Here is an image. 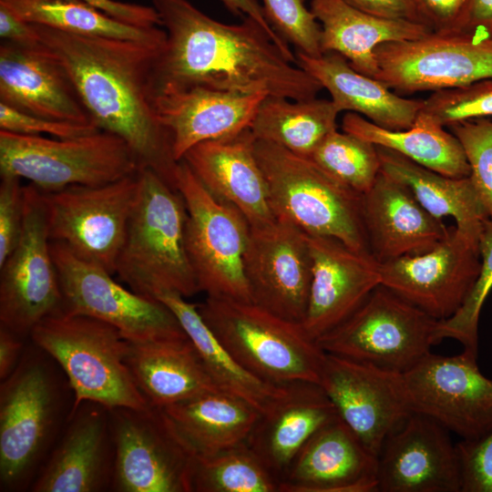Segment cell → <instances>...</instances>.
<instances>
[{
    "label": "cell",
    "instance_id": "obj_12",
    "mask_svg": "<svg viewBox=\"0 0 492 492\" xmlns=\"http://www.w3.org/2000/svg\"><path fill=\"white\" fill-rule=\"evenodd\" d=\"M62 292L61 312L92 317L117 328L131 343L188 336L161 301L128 290L103 267L50 241Z\"/></svg>",
    "mask_w": 492,
    "mask_h": 492
},
{
    "label": "cell",
    "instance_id": "obj_37",
    "mask_svg": "<svg viewBox=\"0 0 492 492\" xmlns=\"http://www.w3.org/2000/svg\"><path fill=\"white\" fill-rule=\"evenodd\" d=\"M21 19L64 32L163 45L165 29L127 24L80 0H0Z\"/></svg>",
    "mask_w": 492,
    "mask_h": 492
},
{
    "label": "cell",
    "instance_id": "obj_20",
    "mask_svg": "<svg viewBox=\"0 0 492 492\" xmlns=\"http://www.w3.org/2000/svg\"><path fill=\"white\" fill-rule=\"evenodd\" d=\"M449 433L412 413L377 456L378 492H461V463Z\"/></svg>",
    "mask_w": 492,
    "mask_h": 492
},
{
    "label": "cell",
    "instance_id": "obj_52",
    "mask_svg": "<svg viewBox=\"0 0 492 492\" xmlns=\"http://www.w3.org/2000/svg\"><path fill=\"white\" fill-rule=\"evenodd\" d=\"M232 14L239 16H249L258 22L272 37L282 51L295 63V55L289 47V44L282 39L269 23L263 7L257 0H220Z\"/></svg>",
    "mask_w": 492,
    "mask_h": 492
},
{
    "label": "cell",
    "instance_id": "obj_25",
    "mask_svg": "<svg viewBox=\"0 0 492 492\" xmlns=\"http://www.w3.org/2000/svg\"><path fill=\"white\" fill-rule=\"evenodd\" d=\"M248 128L229 137L199 143L183 160L215 198L237 208L251 227L273 221L269 191Z\"/></svg>",
    "mask_w": 492,
    "mask_h": 492
},
{
    "label": "cell",
    "instance_id": "obj_46",
    "mask_svg": "<svg viewBox=\"0 0 492 492\" xmlns=\"http://www.w3.org/2000/svg\"><path fill=\"white\" fill-rule=\"evenodd\" d=\"M0 130L13 133L70 138L100 130L95 125H80L46 119L0 103Z\"/></svg>",
    "mask_w": 492,
    "mask_h": 492
},
{
    "label": "cell",
    "instance_id": "obj_13",
    "mask_svg": "<svg viewBox=\"0 0 492 492\" xmlns=\"http://www.w3.org/2000/svg\"><path fill=\"white\" fill-rule=\"evenodd\" d=\"M108 412L115 451L112 490L192 492L196 456L161 408Z\"/></svg>",
    "mask_w": 492,
    "mask_h": 492
},
{
    "label": "cell",
    "instance_id": "obj_50",
    "mask_svg": "<svg viewBox=\"0 0 492 492\" xmlns=\"http://www.w3.org/2000/svg\"><path fill=\"white\" fill-rule=\"evenodd\" d=\"M455 33L492 40V0H468Z\"/></svg>",
    "mask_w": 492,
    "mask_h": 492
},
{
    "label": "cell",
    "instance_id": "obj_31",
    "mask_svg": "<svg viewBox=\"0 0 492 492\" xmlns=\"http://www.w3.org/2000/svg\"><path fill=\"white\" fill-rule=\"evenodd\" d=\"M310 9L321 26L323 54L337 53L356 71L374 78L378 74L374 51L379 46L432 32L425 24L369 15L344 0H311Z\"/></svg>",
    "mask_w": 492,
    "mask_h": 492
},
{
    "label": "cell",
    "instance_id": "obj_21",
    "mask_svg": "<svg viewBox=\"0 0 492 492\" xmlns=\"http://www.w3.org/2000/svg\"><path fill=\"white\" fill-rule=\"evenodd\" d=\"M307 238L312 280L302 326L316 341L347 319L381 284V263L337 239Z\"/></svg>",
    "mask_w": 492,
    "mask_h": 492
},
{
    "label": "cell",
    "instance_id": "obj_26",
    "mask_svg": "<svg viewBox=\"0 0 492 492\" xmlns=\"http://www.w3.org/2000/svg\"><path fill=\"white\" fill-rule=\"evenodd\" d=\"M280 492H378L377 456L338 417L299 451Z\"/></svg>",
    "mask_w": 492,
    "mask_h": 492
},
{
    "label": "cell",
    "instance_id": "obj_6",
    "mask_svg": "<svg viewBox=\"0 0 492 492\" xmlns=\"http://www.w3.org/2000/svg\"><path fill=\"white\" fill-rule=\"evenodd\" d=\"M255 154L266 179L276 218L307 235L337 239L370 252L363 217V194L340 182L310 158L274 143L255 140Z\"/></svg>",
    "mask_w": 492,
    "mask_h": 492
},
{
    "label": "cell",
    "instance_id": "obj_35",
    "mask_svg": "<svg viewBox=\"0 0 492 492\" xmlns=\"http://www.w3.org/2000/svg\"><path fill=\"white\" fill-rule=\"evenodd\" d=\"M342 129L375 146L394 150L440 174L453 178L468 177L470 174L457 138L421 113L411 128L391 130L359 114L348 112L343 118Z\"/></svg>",
    "mask_w": 492,
    "mask_h": 492
},
{
    "label": "cell",
    "instance_id": "obj_8",
    "mask_svg": "<svg viewBox=\"0 0 492 492\" xmlns=\"http://www.w3.org/2000/svg\"><path fill=\"white\" fill-rule=\"evenodd\" d=\"M141 168L129 146L105 130L70 138L0 130V175L25 179L41 191L107 184Z\"/></svg>",
    "mask_w": 492,
    "mask_h": 492
},
{
    "label": "cell",
    "instance_id": "obj_45",
    "mask_svg": "<svg viewBox=\"0 0 492 492\" xmlns=\"http://www.w3.org/2000/svg\"><path fill=\"white\" fill-rule=\"evenodd\" d=\"M461 469V492H492V429L475 440L456 444Z\"/></svg>",
    "mask_w": 492,
    "mask_h": 492
},
{
    "label": "cell",
    "instance_id": "obj_28",
    "mask_svg": "<svg viewBox=\"0 0 492 492\" xmlns=\"http://www.w3.org/2000/svg\"><path fill=\"white\" fill-rule=\"evenodd\" d=\"M323 389L314 383H293L267 414L261 415L247 443L280 480L307 441L338 418Z\"/></svg>",
    "mask_w": 492,
    "mask_h": 492
},
{
    "label": "cell",
    "instance_id": "obj_30",
    "mask_svg": "<svg viewBox=\"0 0 492 492\" xmlns=\"http://www.w3.org/2000/svg\"><path fill=\"white\" fill-rule=\"evenodd\" d=\"M127 363L138 389L154 407L221 391L189 336L128 342Z\"/></svg>",
    "mask_w": 492,
    "mask_h": 492
},
{
    "label": "cell",
    "instance_id": "obj_3",
    "mask_svg": "<svg viewBox=\"0 0 492 492\" xmlns=\"http://www.w3.org/2000/svg\"><path fill=\"white\" fill-rule=\"evenodd\" d=\"M56 363L32 343L0 385L2 491L30 487L55 445L65 415Z\"/></svg>",
    "mask_w": 492,
    "mask_h": 492
},
{
    "label": "cell",
    "instance_id": "obj_43",
    "mask_svg": "<svg viewBox=\"0 0 492 492\" xmlns=\"http://www.w3.org/2000/svg\"><path fill=\"white\" fill-rule=\"evenodd\" d=\"M266 17L275 32L297 51L323 55L321 26L303 0H261Z\"/></svg>",
    "mask_w": 492,
    "mask_h": 492
},
{
    "label": "cell",
    "instance_id": "obj_42",
    "mask_svg": "<svg viewBox=\"0 0 492 492\" xmlns=\"http://www.w3.org/2000/svg\"><path fill=\"white\" fill-rule=\"evenodd\" d=\"M459 140L470 169L469 178L492 220V120L489 118L448 126Z\"/></svg>",
    "mask_w": 492,
    "mask_h": 492
},
{
    "label": "cell",
    "instance_id": "obj_5",
    "mask_svg": "<svg viewBox=\"0 0 492 492\" xmlns=\"http://www.w3.org/2000/svg\"><path fill=\"white\" fill-rule=\"evenodd\" d=\"M29 337L64 374L73 394L71 412L83 402L108 410L151 406L128 365V341L114 326L58 312L37 323Z\"/></svg>",
    "mask_w": 492,
    "mask_h": 492
},
{
    "label": "cell",
    "instance_id": "obj_44",
    "mask_svg": "<svg viewBox=\"0 0 492 492\" xmlns=\"http://www.w3.org/2000/svg\"><path fill=\"white\" fill-rule=\"evenodd\" d=\"M25 186L21 179L1 175L0 182V265L16 247L24 227Z\"/></svg>",
    "mask_w": 492,
    "mask_h": 492
},
{
    "label": "cell",
    "instance_id": "obj_51",
    "mask_svg": "<svg viewBox=\"0 0 492 492\" xmlns=\"http://www.w3.org/2000/svg\"><path fill=\"white\" fill-rule=\"evenodd\" d=\"M0 36L21 46H36L40 43L39 36L33 24H30L3 5H0Z\"/></svg>",
    "mask_w": 492,
    "mask_h": 492
},
{
    "label": "cell",
    "instance_id": "obj_23",
    "mask_svg": "<svg viewBox=\"0 0 492 492\" xmlns=\"http://www.w3.org/2000/svg\"><path fill=\"white\" fill-rule=\"evenodd\" d=\"M0 103L49 120L97 127L71 77L41 42L2 41Z\"/></svg>",
    "mask_w": 492,
    "mask_h": 492
},
{
    "label": "cell",
    "instance_id": "obj_15",
    "mask_svg": "<svg viewBox=\"0 0 492 492\" xmlns=\"http://www.w3.org/2000/svg\"><path fill=\"white\" fill-rule=\"evenodd\" d=\"M25 193L20 240L0 265V326L22 338L42 320L61 312L63 301L40 191L29 184Z\"/></svg>",
    "mask_w": 492,
    "mask_h": 492
},
{
    "label": "cell",
    "instance_id": "obj_47",
    "mask_svg": "<svg viewBox=\"0 0 492 492\" xmlns=\"http://www.w3.org/2000/svg\"><path fill=\"white\" fill-rule=\"evenodd\" d=\"M424 23L437 33H455L468 0H415Z\"/></svg>",
    "mask_w": 492,
    "mask_h": 492
},
{
    "label": "cell",
    "instance_id": "obj_39",
    "mask_svg": "<svg viewBox=\"0 0 492 492\" xmlns=\"http://www.w3.org/2000/svg\"><path fill=\"white\" fill-rule=\"evenodd\" d=\"M310 159L332 177L360 194L367 192L381 172L377 146L347 132H331Z\"/></svg>",
    "mask_w": 492,
    "mask_h": 492
},
{
    "label": "cell",
    "instance_id": "obj_14",
    "mask_svg": "<svg viewBox=\"0 0 492 492\" xmlns=\"http://www.w3.org/2000/svg\"><path fill=\"white\" fill-rule=\"evenodd\" d=\"M463 350L444 356L430 353L401 374L412 413L436 421L462 440H475L492 429V379Z\"/></svg>",
    "mask_w": 492,
    "mask_h": 492
},
{
    "label": "cell",
    "instance_id": "obj_32",
    "mask_svg": "<svg viewBox=\"0 0 492 492\" xmlns=\"http://www.w3.org/2000/svg\"><path fill=\"white\" fill-rule=\"evenodd\" d=\"M161 409L196 457L247 441L261 415L248 403L223 391L206 393Z\"/></svg>",
    "mask_w": 492,
    "mask_h": 492
},
{
    "label": "cell",
    "instance_id": "obj_11",
    "mask_svg": "<svg viewBox=\"0 0 492 492\" xmlns=\"http://www.w3.org/2000/svg\"><path fill=\"white\" fill-rule=\"evenodd\" d=\"M138 173L102 185L39 190L49 240L114 274L139 192Z\"/></svg>",
    "mask_w": 492,
    "mask_h": 492
},
{
    "label": "cell",
    "instance_id": "obj_24",
    "mask_svg": "<svg viewBox=\"0 0 492 492\" xmlns=\"http://www.w3.org/2000/svg\"><path fill=\"white\" fill-rule=\"evenodd\" d=\"M265 97L200 86H163L153 89L154 108L170 135L177 161L199 143L250 128Z\"/></svg>",
    "mask_w": 492,
    "mask_h": 492
},
{
    "label": "cell",
    "instance_id": "obj_34",
    "mask_svg": "<svg viewBox=\"0 0 492 492\" xmlns=\"http://www.w3.org/2000/svg\"><path fill=\"white\" fill-rule=\"evenodd\" d=\"M377 149L383 172L405 184L430 214L439 220L453 218L457 229L479 242L483 221L488 217L469 177H448L394 150Z\"/></svg>",
    "mask_w": 492,
    "mask_h": 492
},
{
    "label": "cell",
    "instance_id": "obj_48",
    "mask_svg": "<svg viewBox=\"0 0 492 492\" xmlns=\"http://www.w3.org/2000/svg\"><path fill=\"white\" fill-rule=\"evenodd\" d=\"M89 4L110 16L137 26L151 27L161 26L158 12L153 6L118 0H80Z\"/></svg>",
    "mask_w": 492,
    "mask_h": 492
},
{
    "label": "cell",
    "instance_id": "obj_49",
    "mask_svg": "<svg viewBox=\"0 0 492 492\" xmlns=\"http://www.w3.org/2000/svg\"><path fill=\"white\" fill-rule=\"evenodd\" d=\"M344 1L357 9L377 17L425 24L415 0Z\"/></svg>",
    "mask_w": 492,
    "mask_h": 492
},
{
    "label": "cell",
    "instance_id": "obj_17",
    "mask_svg": "<svg viewBox=\"0 0 492 492\" xmlns=\"http://www.w3.org/2000/svg\"><path fill=\"white\" fill-rule=\"evenodd\" d=\"M480 267L479 242L452 226L428 251L381 263V284L443 321L461 307Z\"/></svg>",
    "mask_w": 492,
    "mask_h": 492
},
{
    "label": "cell",
    "instance_id": "obj_9",
    "mask_svg": "<svg viewBox=\"0 0 492 492\" xmlns=\"http://www.w3.org/2000/svg\"><path fill=\"white\" fill-rule=\"evenodd\" d=\"M439 323L380 284L347 319L316 343L327 354L403 374L439 343Z\"/></svg>",
    "mask_w": 492,
    "mask_h": 492
},
{
    "label": "cell",
    "instance_id": "obj_1",
    "mask_svg": "<svg viewBox=\"0 0 492 492\" xmlns=\"http://www.w3.org/2000/svg\"><path fill=\"white\" fill-rule=\"evenodd\" d=\"M151 3L167 34L154 68L153 89L200 86L293 100L316 97L323 89L252 18L229 25L188 0Z\"/></svg>",
    "mask_w": 492,
    "mask_h": 492
},
{
    "label": "cell",
    "instance_id": "obj_53",
    "mask_svg": "<svg viewBox=\"0 0 492 492\" xmlns=\"http://www.w3.org/2000/svg\"><path fill=\"white\" fill-rule=\"evenodd\" d=\"M22 337L0 326V379H6L17 366L26 349Z\"/></svg>",
    "mask_w": 492,
    "mask_h": 492
},
{
    "label": "cell",
    "instance_id": "obj_10",
    "mask_svg": "<svg viewBox=\"0 0 492 492\" xmlns=\"http://www.w3.org/2000/svg\"><path fill=\"white\" fill-rule=\"evenodd\" d=\"M175 188L187 209L186 250L199 291L251 302L243 265L248 220L237 208L211 195L183 160L178 163Z\"/></svg>",
    "mask_w": 492,
    "mask_h": 492
},
{
    "label": "cell",
    "instance_id": "obj_38",
    "mask_svg": "<svg viewBox=\"0 0 492 492\" xmlns=\"http://www.w3.org/2000/svg\"><path fill=\"white\" fill-rule=\"evenodd\" d=\"M280 485L247 441L195 460L192 492H280Z\"/></svg>",
    "mask_w": 492,
    "mask_h": 492
},
{
    "label": "cell",
    "instance_id": "obj_36",
    "mask_svg": "<svg viewBox=\"0 0 492 492\" xmlns=\"http://www.w3.org/2000/svg\"><path fill=\"white\" fill-rule=\"evenodd\" d=\"M340 111L330 99L293 100L266 96L250 125L254 138L310 158L318 145L337 129Z\"/></svg>",
    "mask_w": 492,
    "mask_h": 492
},
{
    "label": "cell",
    "instance_id": "obj_29",
    "mask_svg": "<svg viewBox=\"0 0 492 492\" xmlns=\"http://www.w3.org/2000/svg\"><path fill=\"white\" fill-rule=\"evenodd\" d=\"M295 64L323 88L340 112L364 116L374 124L391 130L411 128L422 108L423 99L400 97L380 80L364 75L337 53L311 56L296 51Z\"/></svg>",
    "mask_w": 492,
    "mask_h": 492
},
{
    "label": "cell",
    "instance_id": "obj_33",
    "mask_svg": "<svg viewBox=\"0 0 492 492\" xmlns=\"http://www.w3.org/2000/svg\"><path fill=\"white\" fill-rule=\"evenodd\" d=\"M155 299L174 313L221 391L248 403L261 415L269 413L287 394L291 384L267 382L243 367L215 337L201 318L197 304L170 292H161Z\"/></svg>",
    "mask_w": 492,
    "mask_h": 492
},
{
    "label": "cell",
    "instance_id": "obj_18",
    "mask_svg": "<svg viewBox=\"0 0 492 492\" xmlns=\"http://www.w3.org/2000/svg\"><path fill=\"white\" fill-rule=\"evenodd\" d=\"M243 265L251 302L302 324L312 280L307 234L279 218L251 227Z\"/></svg>",
    "mask_w": 492,
    "mask_h": 492
},
{
    "label": "cell",
    "instance_id": "obj_2",
    "mask_svg": "<svg viewBox=\"0 0 492 492\" xmlns=\"http://www.w3.org/2000/svg\"><path fill=\"white\" fill-rule=\"evenodd\" d=\"M33 25L40 42L71 77L99 129L121 138L142 168L152 169L176 189L179 161L153 104L154 68L165 44L83 36Z\"/></svg>",
    "mask_w": 492,
    "mask_h": 492
},
{
    "label": "cell",
    "instance_id": "obj_7",
    "mask_svg": "<svg viewBox=\"0 0 492 492\" xmlns=\"http://www.w3.org/2000/svg\"><path fill=\"white\" fill-rule=\"evenodd\" d=\"M197 307L221 345L256 376L277 384H320L325 352L301 323L248 302L206 296Z\"/></svg>",
    "mask_w": 492,
    "mask_h": 492
},
{
    "label": "cell",
    "instance_id": "obj_40",
    "mask_svg": "<svg viewBox=\"0 0 492 492\" xmlns=\"http://www.w3.org/2000/svg\"><path fill=\"white\" fill-rule=\"evenodd\" d=\"M481 267L478 277L465 302L448 319L440 321L437 340L454 339L477 354L478 323L481 309L492 289V220L483 221L479 236Z\"/></svg>",
    "mask_w": 492,
    "mask_h": 492
},
{
    "label": "cell",
    "instance_id": "obj_4",
    "mask_svg": "<svg viewBox=\"0 0 492 492\" xmlns=\"http://www.w3.org/2000/svg\"><path fill=\"white\" fill-rule=\"evenodd\" d=\"M138 176L139 192L115 273L147 297L167 292L190 297L200 291L186 250L185 201L152 169L141 168Z\"/></svg>",
    "mask_w": 492,
    "mask_h": 492
},
{
    "label": "cell",
    "instance_id": "obj_27",
    "mask_svg": "<svg viewBox=\"0 0 492 492\" xmlns=\"http://www.w3.org/2000/svg\"><path fill=\"white\" fill-rule=\"evenodd\" d=\"M363 217L370 252L380 263L425 253L448 231L405 184L382 170L363 194Z\"/></svg>",
    "mask_w": 492,
    "mask_h": 492
},
{
    "label": "cell",
    "instance_id": "obj_16",
    "mask_svg": "<svg viewBox=\"0 0 492 492\" xmlns=\"http://www.w3.org/2000/svg\"><path fill=\"white\" fill-rule=\"evenodd\" d=\"M376 79L395 93L462 87L492 77V40L430 32L416 39L385 43L375 51Z\"/></svg>",
    "mask_w": 492,
    "mask_h": 492
},
{
    "label": "cell",
    "instance_id": "obj_19",
    "mask_svg": "<svg viewBox=\"0 0 492 492\" xmlns=\"http://www.w3.org/2000/svg\"><path fill=\"white\" fill-rule=\"evenodd\" d=\"M319 385L339 418L375 456L412 414L401 374L325 353Z\"/></svg>",
    "mask_w": 492,
    "mask_h": 492
},
{
    "label": "cell",
    "instance_id": "obj_22",
    "mask_svg": "<svg viewBox=\"0 0 492 492\" xmlns=\"http://www.w3.org/2000/svg\"><path fill=\"white\" fill-rule=\"evenodd\" d=\"M67 422L31 491L100 492L111 488L115 451L108 409L83 402Z\"/></svg>",
    "mask_w": 492,
    "mask_h": 492
},
{
    "label": "cell",
    "instance_id": "obj_41",
    "mask_svg": "<svg viewBox=\"0 0 492 492\" xmlns=\"http://www.w3.org/2000/svg\"><path fill=\"white\" fill-rule=\"evenodd\" d=\"M419 113L443 127L492 117V77L435 91L423 99Z\"/></svg>",
    "mask_w": 492,
    "mask_h": 492
}]
</instances>
